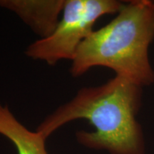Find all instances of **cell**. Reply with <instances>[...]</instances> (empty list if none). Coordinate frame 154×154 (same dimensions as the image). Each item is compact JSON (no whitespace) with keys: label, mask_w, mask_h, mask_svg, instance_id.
<instances>
[{"label":"cell","mask_w":154,"mask_h":154,"mask_svg":"<svg viewBox=\"0 0 154 154\" xmlns=\"http://www.w3.org/2000/svg\"><path fill=\"white\" fill-rule=\"evenodd\" d=\"M141 101L142 87L116 75L101 86L81 88L48 116L36 131L47 139L70 121L86 119L95 131L77 132L82 145L111 154H144L141 127L136 119Z\"/></svg>","instance_id":"6da1fadb"},{"label":"cell","mask_w":154,"mask_h":154,"mask_svg":"<svg viewBox=\"0 0 154 154\" xmlns=\"http://www.w3.org/2000/svg\"><path fill=\"white\" fill-rule=\"evenodd\" d=\"M65 0H2L0 5L14 12L32 31L44 38L59 22Z\"/></svg>","instance_id":"277c9868"},{"label":"cell","mask_w":154,"mask_h":154,"mask_svg":"<svg viewBox=\"0 0 154 154\" xmlns=\"http://www.w3.org/2000/svg\"><path fill=\"white\" fill-rule=\"evenodd\" d=\"M154 38V2L133 0L124 4L109 24L80 44L71 66L79 77L95 66H104L136 85L154 83L149 48Z\"/></svg>","instance_id":"7a4b0ae2"},{"label":"cell","mask_w":154,"mask_h":154,"mask_svg":"<svg viewBox=\"0 0 154 154\" xmlns=\"http://www.w3.org/2000/svg\"><path fill=\"white\" fill-rule=\"evenodd\" d=\"M0 134L10 140L18 154H48L46 139L39 133L31 131L12 114L7 106L0 103Z\"/></svg>","instance_id":"5b68a950"},{"label":"cell","mask_w":154,"mask_h":154,"mask_svg":"<svg viewBox=\"0 0 154 154\" xmlns=\"http://www.w3.org/2000/svg\"><path fill=\"white\" fill-rule=\"evenodd\" d=\"M124 5L116 0H65L62 18L52 34L29 45L25 54L50 66L63 59L72 61L97 19L118 13Z\"/></svg>","instance_id":"3957f363"}]
</instances>
